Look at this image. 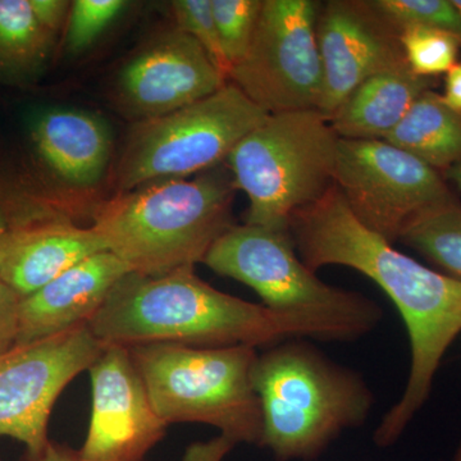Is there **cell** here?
<instances>
[{
	"label": "cell",
	"instance_id": "6",
	"mask_svg": "<svg viewBox=\"0 0 461 461\" xmlns=\"http://www.w3.org/2000/svg\"><path fill=\"white\" fill-rule=\"evenodd\" d=\"M129 350L154 411L168 426L206 424L236 445L259 446L262 409L253 382L257 348L150 344Z\"/></svg>",
	"mask_w": 461,
	"mask_h": 461
},
{
	"label": "cell",
	"instance_id": "17",
	"mask_svg": "<svg viewBox=\"0 0 461 461\" xmlns=\"http://www.w3.org/2000/svg\"><path fill=\"white\" fill-rule=\"evenodd\" d=\"M29 130L42 163L69 186H94L107 172L112 135L98 115L74 108L42 109L32 115Z\"/></svg>",
	"mask_w": 461,
	"mask_h": 461
},
{
	"label": "cell",
	"instance_id": "16",
	"mask_svg": "<svg viewBox=\"0 0 461 461\" xmlns=\"http://www.w3.org/2000/svg\"><path fill=\"white\" fill-rule=\"evenodd\" d=\"M105 245L93 227L47 218L11 227L0 235V281L20 297L32 295Z\"/></svg>",
	"mask_w": 461,
	"mask_h": 461
},
{
	"label": "cell",
	"instance_id": "8",
	"mask_svg": "<svg viewBox=\"0 0 461 461\" xmlns=\"http://www.w3.org/2000/svg\"><path fill=\"white\" fill-rule=\"evenodd\" d=\"M268 115L236 85L227 83L187 107L139 121L115 168L118 193L223 165L236 145Z\"/></svg>",
	"mask_w": 461,
	"mask_h": 461
},
{
	"label": "cell",
	"instance_id": "35",
	"mask_svg": "<svg viewBox=\"0 0 461 461\" xmlns=\"http://www.w3.org/2000/svg\"><path fill=\"white\" fill-rule=\"evenodd\" d=\"M453 5H455V8L457 9V12H459L461 16V0H453Z\"/></svg>",
	"mask_w": 461,
	"mask_h": 461
},
{
	"label": "cell",
	"instance_id": "5",
	"mask_svg": "<svg viewBox=\"0 0 461 461\" xmlns=\"http://www.w3.org/2000/svg\"><path fill=\"white\" fill-rule=\"evenodd\" d=\"M203 263L241 282L276 313L302 323L308 339L351 342L381 323L384 309L355 291L330 286L305 266L290 230L233 224L214 242Z\"/></svg>",
	"mask_w": 461,
	"mask_h": 461
},
{
	"label": "cell",
	"instance_id": "11",
	"mask_svg": "<svg viewBox=\"0 0 461 461\" xmlns=\"http://www.w3.org/2000/svg\"><path fill=\"white\" fill-rule=\"evenodd\" d=\"M104 346L87 324L0 353V436L41 451L58 397L80 373L89 371Z\"/></svg>",
	"mask_w": 461,
	"mask_h": 461
},
{
	"label": "cell",
	"instance_id": "25",
	"mask_svg": "<svg viewBox=\"0 0 461 461\" xmlns=\"http://www.w3.org/2000/svg\"><path fill=\"white\" fill-rule=\"evenodd\" d=\"M123 0H76L69 9L67 48L72 53L89 50L126 8Z\"/></svg>",
	"mask_w": 461,
	"mask_h": 461
},
{
	"label": "cell",
	"instance_id": "4",
	"mask_svg": "<svg viewBox=\"0 0 461 461\" xmlns=\"http://www.w3.org/2000/svg\"><path fill=\"white\" fill-rule=\"evenodd\" d=\"M253 382L262 409L259 447L276 461L320 459L375 408V393L359 372L304 339H285L258 355Z\"/></svg>",
	"mask_w": 461,
	"mask_h": 461
},
{
	"label": "cell",
	"instance_id": "15",
	"mask_svg": "<svg viewBox=\"0 0 461 461\" xmlns=\"http://www.w3.org/2000/svg\"><path fill=\"white\" fill-rule=\"evenodd\" d=\"M130 271L111 251L76 264L18 304L16 344L35 341L87 324Z\"/></svg>",
	"mask_w": 461,
	"mask_h": 461
},
{
	"label": "cell",
	"instance_id": "30",
	"mask_svg": "<svg viewBox=\"0 0 461 461\" xmlns=\"http://www.w3.org/2000/svg\"><path fill=\"white\" fill-rule=\"evenodd\" d=\"M23 461H91L85 459L80 450L50 441L41 451L27 453Z\"/></svg>",
	"mask_w": 461,
	"mask_h": 461
},
{
	"label": "cell",
	"instance_id": "12",
	"mask_svg": "<svg viewBox=\"0 0 461 461\" xmlns=\"http://www.w3.org/2000/svg\"><path fill=\"white\" fill-rule=\"evenodd\" d=\"M321 95L317 111L327 121L364 81L405 65L400 32L369 0L321 3L317 18Z\"/></svg>",
	"mask_w": 461,
	"mask_h": 461
},
{
	"label": "cell",
	"instance_id": "33",
	"mask_svg": "<svg viewBox=\"0 0 461 461\" xmlns=\"http://www.w3.org/2000/svg\"><path fill=\"white\" fill-rule=\"evenodd\" d=\"M9 229V215L7 206L0 196V235Z\"/></svg>",
	"mask_w": 461,
	"mask_h": 461
},
{
	"label": "cell",
	"instance_id": "24",
	"mask_svg": "<svg viewBox=\"0 0 461 461\" xmlns=\"http://www.w3.org/2000/svg\"><path fill=\"white\" fill-rule=\"evenodd\" d=\"M400 32L411 27L437 29L461 39V16L453 0H369Z\"/></svg>",
	"mask_w": 461,
	"mask_h": 461
},
{
	"label": "cell",
	"instance_id": "26",
	"mask_svg": "<svg viewBox=\"0 0 461 461\" xmlns=\"http://www.w3.org/2000/svg\"><path fill=\"white\" fill-rule=\"evenodd\" d=\"M177 29L189 33L202 45L227 81L230 67L221 47L220 35L212 12L211 0H176L172 3Z\"/></svg>",
	"mask_w": 461,
	"mask_h": 461
},
{
	"label": "cell",
	"instance_id": "2",
	"mask_svg": "<svg viewBox=\"0 0 461 461\" xmlns=\"http://www.w3.org/2000/svg\"><path fill=\"white\" fill-rule=\"evenodd\" d=\"M103 346L269 348L308 339L302 323L212 287L194 269L148 277L129 273L87 323Z\"/></svg>",
	"mask_w": 461,
	"mask_h": 461
},
{
	"label": "cell",
	"instance_id": "34",
	"mask_svg": "<svg viewBox=\"0 0 461 461\" xmlns=\"http://www.w3.org/2000/svg\"><path fill=\"white\" fill-rule=\"evenodd\" d=\"M453 461H461V441L459 446H457L456 451H455Z\"/></svg>",
	"mask_w": 461,
	"mask_h": 461
},
{
	"label": "cell",
	"instance_id": "14",
	"mask_svg": "<svg viewBox=\"0 0 461 461\" xmlns=\"http://www.w3.org/2000/svg\"><path fill=\"white\" fill-rule=\"evenodd\" d=\"M227 83L202 45L176 27L124 65L115 83V99L139 122L187 107Z\"/></svg>",
	"mask_w": 461,
	"mask_h": 461
},
{
	"label": "cell",
	"instance_id": "3",
	"mask_svg": "<svg viewBox=\"0 0 461 461\" xmlns=\"http://www.w3.org/2000/svg\"><path fill=\"white\" fill-rule=\"evenodd\" d=\"M235 182L220 165L195 177L148 182L96 206L93 229L131 273L194 269L233 226Z\"/></svg>",
	"mask_w": 461,
	"mask_h": 461
},
{
	"label": "cell",
	"instance_id": "27",
	"mask_svg": "<svg viewBox=\"0 0 461 461\" xmlns=\"http://www.w3.org/2000/svg\"><path fill=\"white\" fill-rule=\"evenodd\" d=\"M20 300L11 287L0 281V353L17 342Z\"/></svg>",
	"mask_w": 461,
	"mask_h": 461
},
{
	"label": "cell",
	"instance_id": "21",
	"mask_svg": "<svg viewBox=\"0 0 461 461\" xmlns=\"http://www.w3.org/2000/svg\"><path fill=\"white\" fill-rule=\"evenodd\" d=\"M448 277L461 282V203H442L418 215L402 230L399 241Z\"/></svg>",
	"mask_w": 461,
	"mask_h": 461
},
{
	"label": "cell",
	"instance_id": "18",
	"mask_svg": "<svg viewBox=\"0 0 461 461\" xmlns=\"http://www.w3.org/2000/svg\"><path fill=\"white\" fill-rule=\"evenodd\" d=\"M436 78L421 77L408 63L379 72L360 84L330 120L339 139L384 140Z\"/></svg>",
	"mask_w": 461,
	"mask_h": 461
},
{
	"label": "cell",
	"instance_id": "31",
	"mask_svg": "<svg viewBox=\"0 0 461 461\" xmlns=\"http://www.w3.org/2000/svg\"><path fill=\"white\" fill-rule=\"evenodd\" d=\"M446 104L461 114V62L445 75L444 94H441Z\"/></svg>",
	"mask_w": 461,
	"mask_h": 461
},
{
	"label": "cell",
	"instance_id": "19",
	"mask_svg": "<svg viewBox=\"0 0 461 461\" xmlns=\"http://www.w3.org/2000/svg\"><path fill=\"white\" fill-rule=\"evenodd\" d=\"M384 141L445 175L461 159V114L441 94L424 91Z\"/></svg>",
	"mask_w": 461,
	"mask_h": 461
},
{
	"label": "cell",
	"instance_id": "9",
	"mask_svg": "<svg viewBox=\"0 0 461 461\" xmlns=\"http://www.w3.org/2000/svg\"><path fill=\"white\" fill-rule=\"evenodd\" d=\"M321 2L264 0L253 42L229 83L268 114L318 109L323 84Z\"/></svg>",
	"mask_w": 461,
	"mask_h": 461
},
{
	"label": "cell",
	"instance_id": "22",
	"mask_svg": "<svg viewBox=\"0 0 461 461\" xmlns=\"http://www.w3.org/2000/svg\"><path fill=\"white\" fill-rule=\"evenodd\" d=\"M400 41L411 71L421 77L446 75L457 62L461 39L437 29L411 27L400 32Z\"/></svg>",
	"mask_w": 461,
	"mask_h": 461
},
{
	"label": "cell",
	"instance_id": "20",
	"mask_svg": "<svg viewBox=\"0 0 461 461\" xmlns=\"http://www.w3.org/2000/svg\"><path fill=\"white\" fill-rule=\"evenodd\" d=\"M56 33L33 14L29 0H0V78L23 81L50 57Z\"/></svg>",
	"mask_w": 461,
	"mask_h": 461
},
{
	"label": "cell",
	"instance_id": "29",
	"mask_svg": "<svg viewBox=\"0 0 461 461\" xmlns=\"http://www.w3.org/2000/svg\"><path fill=\"white\" fill-rule=\"evenodd\" d=\"M33 14L45 29L56 33L71 9L66 0H29Z\"/></svg>",
	"mask_w": 461,
	"mask_h": 461
},
{
	"label": "cell",
	"instance_id": "1",
	"mask_svg": "<svg viewBox=\"0 0 461 461\" xmlns=\"http://www.w3.org/2000/svg\"><path fill=\"white\" fill-rule=\"evenodd\" d=\"M300 259L317 272L342 266L362 273L396 306L411 342V371L399 400L373 435L378 447L395 445L432 393L442 359L461 333V282L412 259L366 229L338 187L291 218Z\"/></svg>",
	"mask_w": 461,
	"mask_h": 461
},
{
	"label": "cell",
	"instance_id": "32",
	"mask_svg": "<svg viewBox=\"0 0 461 461\" xmlns=\"http://www.w3.org/2000/svg\"><path fill=\"white\" fill-rule=\"evenodd\" d=\"M444 176L446 180L453 181L454 184L461 190V159L456 163V165L451 167Z\"/></svg>",
	"mask_w": 461,
	"mask_h": 461
},
{
	"label": "cell",
	"instance_id": "28",
	"mask_svg": "<svg viewBox=\"0 0 461 461\" xmlns=\"http://www.w3.org/2000/svg\"><path fill=\"white\" fill-rule=\"evenodd\" d=\"M235 442L222 435L209 441L194 442L185 450L181 461H223L236 447Z\"/></svg>",
	"mask_w": 461,
	"mask_h": 461
},
{
	"label": "cell",
	"instance_id": "7",
	"mask_svg": "<svg viewBox=\"0 0 461 461\" xmlns=\"http://www.w3.org/2000/svg\"><path fill=\"white\" fill-rule=\"evenodd\" d=\"M339 138L317 109L269 114L227 158L249 199L245 223L288 230L333 186Z\"/></svg>",
	"mask_w": 461,
	"mask_h": 461
},
{
	"label": "cell",
	"instance_id": "13",
	"mask_svg": "<svg viewBox=\"0 0 461 461\" xmlns=\"http://www.w3.org/2000/svg\"><path fill=\"white\" fill-rule=\"evenodd\" d=\"M89 373L93 406L81 454L91 461H145L168 424L154 411L129 348L104 346Z\"/></svg>",
	"mask_w": 461,
	"mask_h": 461
},
{
	"label": "cell",
	"instance_id": "36",
	"mask_svg": "<svg viewBox=\"0 0 461 461\" xmlns=\"http://www.w3.org/2000/svg\"><path fill=\"white\" fill-rule=\"evenodd\" d=\"M0 461H5V460L2 459V456H0Z\"/></svg>",
	"mask_w": 461,
	"mask_h": 461
},
{
	"label": "cell",
	"instance_id": "23",
	"mask_svg": "<svg viewBox=\"0 0 461 461\" xmlns=\"http://www.w3.org/2000/svg\"><path fill=\"white\" fill-rule=\"evenodd\" d=\"M263 2L264 0H211L221 47L230 71L244 59L250 50Z\"/></svg>",
	"mask_w": 461,
	"mask_h": 461
},
{
	"label": "cell",
	"instance_id": "10",
	"mask_svg": "<svg viewBox=\"0 0 461 461\" xmlns=\"http://www.w3.org/2000/svg\"><path fill=\"white\" fill-rule=\"evenodd\" d=\"M333 184L359 222L391 244L418 215L456 199L442 173L384 140L339 139Z\"/></svg>",
	"mask_w": 461,
	"mask_h": 461
}]
</instances>
